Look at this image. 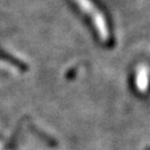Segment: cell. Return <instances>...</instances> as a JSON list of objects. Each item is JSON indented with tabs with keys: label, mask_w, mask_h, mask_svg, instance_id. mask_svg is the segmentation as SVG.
Masks as SVG:
<instances>
[{
	"label": "cell",
	"mask_w": 150,
	"mask_h": 150,
	"mask_svg": "<svg viewBox=\"0 0 150 150\" xmlns=\"http://www.w3.org/2000/svg\"><path fill=\"white\" fill-rule=\"evenodd\" d=\"M74 1L78 4V6H79L85 13H88V14L91 17V19H92V21L95 23V26L97 27V30H98V32H99V34H100L102 38H106L108 30H106L105 21H104V19H103L100 12L93 6V4L90 1V0H74Z\"/></svg>",
	"instance_id": "cell-1"
}]
</instances>
